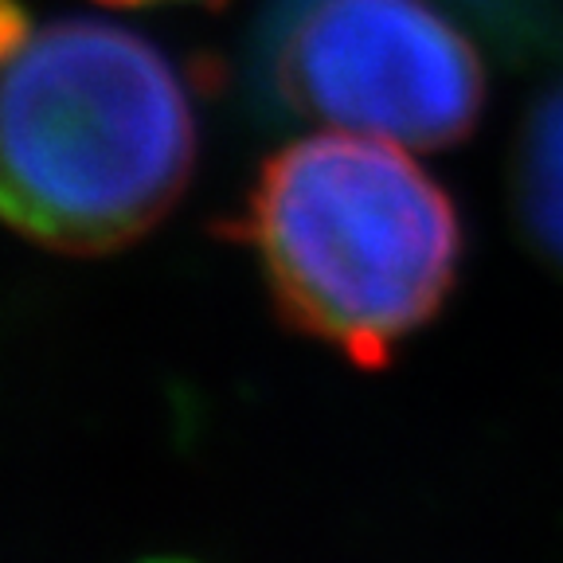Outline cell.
Masks as SVG:
<instances>
[{
    "label": "cell",
    "mask_w": 563,
    "mask_h": 563,
    "mask_svg": "<svg viewBox=\"0 0 563 563\" xmlns=\"http://www.w3.org/2000/svg\"><path fill=\"white\" fill-rule=\"evenodd\" d=\"M4 32V216L59 255H102L165 220L196 165L188 79L153 40L63 16Z\"/></svg>",
    "instance_id": "obj_1"
},
{
    "label": "cell",
    "mask_w": 563,
    "mask_h": 563,
    "mask_svg": "<svg viewBox=\"0 0 563 563\" xmlns=\"http://www.w3.org/2000/svg\"><path fill=\"white\" fill-rule=\"evenodd\" d=\"M278 313L344 361L379 368L454 290L462 223L404 145L313 133L278 150L239 216Z\"/></svg>",
    "instance_id": "obj_2"
},
{
    "label": "cell",
    "mask_w": 563,
    "mask_h": 563,
    "mask_svg": "<svg viewBox=\"0 0 563 563\" xmlns=\"http://www.w3.org/2000/svg\"><path fill=\"white\" fill-rule=\"evenodd\" d=\"M266 75L294 114L404 150L454 145L485 106L482 55L434 0H286Z\"/></svg>",
    "instance_id": "obj_3"
},
{
    "label": "cell",
    "mask_w": 563,
    "mask_h": 563,
    "mask_svg": "<svg viewBox=\"0 0 563 563\" xmlns=\"http://www.w3.org/2000/svg\"><path fill=\"white\" fill-rule=\"evenodd\" d=\"M517 203L528 235L563 271V87L532 110L517 153Z\"/></svg>",
    "instance_id": "obj_4"
},
{
    "label": "cell",
    "mask_w": 563,
    "mask_h": 563,
    "mask_svg": "<svg viewBox=\"0 0 563 563\" xmlns=\"http://www.w3.org/2000/svg\"><path fill=\"white\" fill-rule=\"evenodd\" d=\"M110 4H150V0H110Z\"/></svg>",
    "instance_id": "obj_5"
},
{
    "label": "cell",
    "mask_w": 563,
    "mask_h": 563,
    "mask_svg": "<svg viewBox=\"0 0 563 563\" xmlns=\"http://www.w3.org/2000/svg\"><path fill=\"white\" fill-rule=\"evenodd\" d=\"M153 563H185V560H153Z\"/></svg>",
    "instance_id": "obj_6"
}]
</instances>
